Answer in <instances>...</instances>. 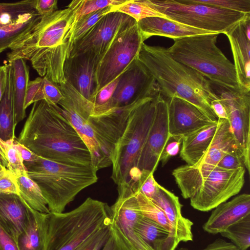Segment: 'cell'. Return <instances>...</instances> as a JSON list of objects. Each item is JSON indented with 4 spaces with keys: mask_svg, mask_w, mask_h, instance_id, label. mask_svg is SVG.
Returning a JSON list of instances; mask_svg holds the SVG:
<instances>
[{
    "mask_svg": "<svg viewBox=\"0 0 250 250\" xmlns=\"http://www.w3.org/2000/svg\"><path fill=\"white\" fill-rule=\"evenodd\" d=\"M32 209L20 195L0 193V225L16 239L27 226Z\"/></svg>",
    "mask_w": 250,
    "mask_h": 250,
    "instance_id": "21",
    "label": "cell"
},
{
    "mask_svg": "<svg viewBox=\"0 0 250 250\" xmlns=\"http://www.w3.org/2000/svg\"><path fill=\"white\" fill-rule=\"evenodd\" d=\"M16 139L13 141L14 146L20 153L23 162L32 161L37 159L38 156L19 143Z\"/></svg>",
    "mask_w": 250,
    "mask_h": 250,
    "instance_id": "51",
    "label": "cell"
},
{
    "mask_svg": "<svg viewBox=\"0 0 250 250\" xmlns=\"http://www.w3.org/2000/svg\"><path fill=\"white\" fill-rule=\"evenodd\" d=\"M244 167L227 169L216 166L199 168L185 165L172 172L182 197L194 209L209 211L237 195L245 184Z\"/></svg>",
    "mask_w": 250,
    "mask_h": 250,
    "instance_id": "6",
    "label": "cell"
},
{
    "mask_svg": "<svg viewBox=\"0 0 250 250\" xmlns=\"http://www.w3.org/2000/svg\"><path fill=\"white\" fill-rule=\"evenodd\" d=\"M151 199L164 212L170 226L169 244L175 250L181 242L193 240V223L182 213V205L172 192L158 184L156 193Z\"/></svg>",
    "mask_w": 250,
    "mask_h": 250,
    "instance_id": "17",
    "label": "cell"
},
{
    "mask_svg": "<svg viewBox=\"0 0 250 250\" xmlns=\"http://www.w3.org/2000/svg\"><path fill=\"white\" fill-rule=\"evenodd\" d=\"M220 234L230 240L239 250H247L250 246V215Z\"/></svg>",
    "mask_w": 250,
    "mask_h": 250,
    "instance_id": "35",
    "label": "cell"
},
{
    "mask_svg": "<svg viewBox=\"0 0 250 250\" xmlns=\"http://www.w3.org/2000/svg\"><path fill=\"white\" fill-rule=\"evenodd\" d=\"M182 139V136H170L160 158L159 162H161L163 166L167 163L171 157L178 153Z\"/></svg>",
    "mask_w": 250,
    "mask_h": 250,
    "instance_id": "46",
    "label": "cell"
},
{
    "mask_svg": "<svg viewBox=\"0 0 250 250\" xmlns=\"http://www.w3.org/2000/svg\"><path fill=\"white\" fill-rule=\"evenodd\" d=\"M76 21L75 12L68 7L42 16L10 46L8 62L20 58L28 60L41 77L58 84L65 83L63 68Z\"/></svg>",
    "mask_w": 250,
    "mask_h": 250,
    "instance_id": "1",
    "label": "cell"
},
{
    "mask_svg": "<svg viewBox=\"0 0 250 250\" xmlns=\"http://www.w3.org/2000/svg\"><path fill=\"white\" fill-rule=\"evenodd\" d=\"M188 3H199L219 9L250 14V0H183Z\"/></svg>",
    "mask_w": 250,
    "mask_h": 250,
    "instance_id": "39",
    "label": "cell"
},
{
    "mask_svg": "<svg viewBox=\"0 0 250 250\" xmlns=\"http://www.w3.org/2000/svg\"><path fill=\"white\" fill-rule=\"evenodd\" d=\"M111 6L83 16L76 21L70 36V50L74 42L84 36L104 16L111 12Z\"/></svg>",
    "mask_w": 250,
    "mask_h": 250,
    "instance_id": "37",
    "label": "cell"
},
{
    "mask_svg": "<svg viewBox=\"0 0 250 250\" xmlns=\"http://www.w3.org/2000/svg\"><path fill=\"white\" fill-rule=\"evenodd\" d=\"M218 34L175 39L167 49L177 61L200 73L218 87L236 90L240 86L233 63L216 45Z\"/></svg>",
    "mask_w": 250,
    "mask_h": 250,
    "instance_id": "8",
    "label": "cell"
},
{
    "mask_svg": "<svg viewBox=\"0 0 250 250\" xmlns=\"http://www.w3.org/2000/svg\"><path fill=\"white\" fill-rule=\"evenodd\" d=\"M42 77H37L32 81H29L26 91L24 107L25 109L34 103V99L42 85Z\"/></svg>",
    "mask_w": 250,
    "mask_h": 250,
    "instance_id": "47",
    "label": "cell"
},
{
    "mask_svg": "<svg viewBox=\"0 0 250 250\" xmlns=\"http://www.w3.org/2000/svg\"><path fill=\"white\" fill-rule=\"evenodd\" d=\"M171 135L169 133L167 99L160 93L153 120L141 152L137 169L154 173L162 153Z\"/></svg>",
    "mask_w": 250,
    "mask_h": 250,
    "instance_id": "16",
    "label": "cell"
},
{
    "mask_svg": "<svg viewBox=\"0 0 250 250\" xmlns=\"http://www.w3.org/2000/svg\"><path fill=\"white\" fill-rule=\"evenodd\" d=\"M245 20L225 35L231 46L238 83L240 87L250 89V40L245 32Z\"/></svg>",
    "mask_w": 250,
    "mask_h": 250,
    "instance_id": "23",
    "label": "cell"
},
{
    "mask_svg": "<svg viewBox=\"0 0 250 250\" xmlns=\"http://www.w3.org/2000/svg\"><path fill=\"white\" fill-rule=\"evenodd\" d=\"M126 0H74L68 5L75 13L76 21L83 16L100 10L106 7L117 5Z\"/></svg>",
    "mask_w": 250,
    "mask_h": 250,
    "instance_id": "38",
    "label": "cell"
},
{
    "mask_svg": "<svg viewBox=\"0 0 250 250\" xmlns=\"http://www.w3.org/2000/svg\"><path fill=\"white\" fill-rule=\"evenodd\" d=\"M137 24L144 42L152 36H162L175 40L196 35L218 34L159 17L145 18L137 22Z\"/></svg>",
    "mask_w": 250,
    "mask_h": 250,
    "instance_id": "22",
    "label": "cell"
},
{
    "mask_svg": "<svg viewBox=\"0 0 250 250\" xmlns=\"http://www.w3.org/2000/svg\"><path fill=\"white\" fill-rule=\"evenodd\" d=\"M16 178L21 198L32 209L41 213H49L46 201L37 184L28 175Z\"/></svg>",
    "mask_w": 250,
    "mask_h": 250,
    "instance_id": "31",
    "label": "cell"
},
{
    "mask_svg": "<svg viewBox=\"0 0 250 250\" xmlns=\"http://www.w3.org/2000/svg\"><path fill=\"white\" fill-rule=\"evenodd\" d=\"M7 83L6 64L0 66V102L5 90Z\"/></svg>",
    "mask_w": 250,
    "mask_h": 250,
    "instance_id": "53",
    "label": "cell"
},
{
    "mask_svg": "<svg viewBox=\"0 0 250 250\" xmlns=\"http://www.w3.org/2000/svg\"><path fill=\"white\" fill-rule=\"evenodd\" d=\"M41 18L42 16L37 12L26 14L13 23L0 27V54L9 48L17 39L26 32Z\"/></svg>",
    "mask_w": 250,
    "mask_h": 250,
    "instance_id": "30",
    "label": "cell"
},
{
    "mask_svg": "<svg viewBox=\"0 0 250 250\" xmlns=\"http://www.w3.org/2000/svg\"><path fill=\"white\" fill-rule=\"evenodd\" d=\"M110 207L87 198L67 212L43 213V250H74L96 232L109 227Z\"/></svg>",
    "mask_w": 250,
    "mask_h": 250,
    "instance_id": "5",
    "label": "cell"
},
{
    "mask_svg": "<svg viewBox=\"0 0 250 250\" xmlns=\"http://www.w3.org/2000/svg\"><path fill=\"white\" fill-rule=\"evenodd\" d=\"M61 90L63 98L58 105L88 148L92 167L98 171L111 166L115 146L131 113L142 101L91 115L92 103L72 85L66 84Z\"/></svg>",
    "mask_w": 250,
    "mask_h": 250,
    "instance_id": "3",
    "label": "cell"
},
{
    "mask_svg": "<svg viewBox=\"0 0 250 250\" xmlns=\"http://www.w3.org/2000/svg\"><path fill=\"white\" fill-rule=\"evenodd\" d=\"M8 63H10L12 69L13 99L15 121L17 125L26 116L24 104L27 84L29 81V68L25 60L21 58Z\"/></svg>",
    "mask_w": 250,
    "mask_h": 250,
    "instance_id": "26",
    "label": "cell"
},
{
    "mask_svg": "<svg viewBox=\"0 0 250 250\" xmlns=\"http://www.w3.org/2000/svg\"><path fill=\"white\" fill-rule=\"evenodd\" d=\"M249 215L250 195L241 194L215 208L202 228L205 232L217 234Z\"/></svg>",
    "mask_w": 250,
    "mask_h": 250,
    "instance_id": "20",
    "label": "cell"
},
{
    "mask_svg": "<svg viewBox=\"0 0 250 250\" xmlns=\"http://www.w3.org/2000/svg\"><path fill=\"white\" fill-rule=\"evenodd\" d=\"M63 98L57 84L43 77L40 89L34 99V103L44 100L52 104H57Z\"/></svg>",
    "mask_w": 250,
    "mask_h": 250,
    "instance_id": "40",
    "label": "cell"
},
{
    "mask_svg": "<svg viewBox=\"0 0 250 250\" xmlns=\"http://www.w3.org/2000/svg\"><path fill=\"white\" fill-rule=\"evenodd\" d=\"M169 133L182 136L217 122L191 103L173 97L167 99Z\"/></svg>",
    "mask_w": 250,
    "mask_h": 250,
    "instance_id": "18",
    "label": "cell"
},
{
    "mask_svg": "<svg viewBox=\"0 0 250 250\" xmlns=\"http://www.w3.org/2000/svg\"><path fill=\"white\" fill-rule=\"evenodd\" d=\"M217 122L183 137L180 156L188 165L194 166L209 147L216 131Z\"/></svg>",
    "mask_w": 250,
    "mask_h": 250,
    "instance_id": "25",
    "label": "cell"
},
{
    "mask_svg": "<svg viewBox=\"0 0 250 250\" xmlns=\"http://www.w3.org/2000/svg\"><path fill=\"white\" fill-rule=\"evenodd\" d=\"M2 167L0 165V170L1 169Z\"/></svg>",
    "mask_w": 250,
    "mask_h": 250,
    "instance_id": "55",
    "label": "cell"
},
{
    "mask_svg": "<svg viewBox=\"0 0 250 250\" xmlns=\"http://www.w3.org/2000/svg\"><path fill=\"white\" fill-rule=\"evenodd\" d=\"M217 166L229 170L244 167L242 155L237 149L231 150L223 156Z\"/></svg>",
    "mask_w": 250,
    "mask_h": 250,
    "instance_id": "45",
    "label": "cell"
},
{
    "mask_svg": "<svg viewBox=\"0 0 250 250\" xmlns=\"http://www.w3.org/2000/svg\"><path fill=\"white\" fill-rule=\"evenodd\" d=\"M158 184L154 178L153 172L143 170L141 172L138 180L132 188L152 199L157 192Z\"/></svg>",
    "mask_w": 250,
    "mask_h": 250,
    "instance_id": "42",
    "label": "cell"
},
{
    "mask_svg": "<svg viewBox=\"0 0 250 250\" xmlns=\"http://www.w3.org/2000/svg\"><path fill=\"white\" fill-rule=\"evenodd\" d=\"M110 236L109 226L90 236L74 250H101Z\"/></svg>",
    "mask_w": 250,
    "mask_h": 250,
    "instance_id": "41",
    "label": "cell"
},
{
    "mask_svg": "<svg viewBox=\"0 0 250 250\" xmlns=\"http://www.w3.org/2000/svg\"><path fill=\"white\" fill-rule=\"evenodd\" d=\"M7 66V83L5 92L0 102V138L4 141L16 139L14 108L12 91V69Z\"/></svg>",
    "mask_w": 250,
    "mask_h": 250,
    "instance_id": "27",
    "label": "cell"
},
{
    "mask_svg": "<svg viewBox=\"0 0 250 250\" xmlns=\"http://www.w3.org/2000/svg\"><path fill=\"white\" fill-rule=\"evenodd\" d=\"M150 6L168 19L204 30L225 34L250 14L183 0H147Z\"/></svg>",
    "mask_w": 250,
    "mask_h": 250,
    "instance_id": "10",
    "label": "cell"
},
{
    "mask_svg": "<svg viewBox=\"0 0 250 250\" xmlns=\"http://www.w3.org/2000/svg\"><path fill=\"white\" fill-rule=\"evenodd\" d=\"M14 140L4 141L0 138V165L11 171L16 177L28 175L23 161L14 146Z\"/></svg>",
    "mask_w": 250,
    "mask_h": 250,
    "instance_id": "33",
    "label": "cell"
},
{
    "mask_svg": "<svg viewBox=\"0 0 250 250\" xmlns=\"http://www.w3.org/2000/svg\"><path fill=\"white\" fill-rule=\"evenodd\" d=\"M133 190L142 215L156 222L170 232V226L163 210L141 192L136 189Z\"/></svg>",
    "mask_w": 250,
    "mask_h": 250,
    "instance_id": "36",
    "label": "cell"
},
{
    "mask_svg": "<svg viewBox=\"0 0 250 250\" xmlns=\"http://www.w3.org/2000/svg\"><path fill=\"white\" fill-rule=\"evenodd\" d=\"M120 76L102 88L90 100L92 107L96 108L106 104L111 99L116 88Z\"/></svg>",
    "mask_w": 250,
    "mask_h": 250,
    "instance_id": "44",
    "label": "cell"
},
{
    "mask_svg": "<svg viewBox=\"0 0 250 250\" xmlns=\"http://www.w3.org/2000/svg\"><path fill=\"white\" fill-rule=\"evenodd\" d=\"M36 2V0L0 2V27L13 23L23 15L37 12Z\"/></svg>",
    "mask_w": 250,
    "mask_h": 250,
    "instance_id": "34",
    "label": "cell"
},
{
    "mask_svg": "<svg viewBox=\"0 0 250 250\" xmlns=\"http://www.w3.org/2000/svg\"><path fill=\"white\" fill-rule=\"evenodd\" d=\"M35 8L42 16L51 14L58 10V0H36Z\"/></svg>",
    "mask_w": 250,
    "mask_h": 250,
    "instance_id": "49",
    "label": "cell"
},
{
    "mask_svg": "<svg viewBox=\"0 0 250 250\" xmlns=\"http://www.w3.org/2000/svg\"><path fill=\"white\" fill-rule=\"evenodd\" d=\"M160 93L158 89L132 111L115 146L111 159V178L117 188L126 185L132 186L139 179L138 162L154 119Z\"/></svg>",
    "mask_w": 250,
    "mask_h": 250,
    "instance_id": "9",
    "label": "cell"
},
{
    "mask_svg": "<svg viewBox=\"0 0 250 250\" xmlns=\"http://www.w3.org/2000/svg\"><path fill=\"white\" fill-rule=\"evenodd\" d=\"M218 87L220 90L218 96L226 110L227 120L242 155L244 165L250 173V89L241 87L228 90Z\"/></svg>",
    "mask_w": 250,
    "mask_h": 250,
    "instance_id": "14",
    "label": "cell"
},
{
    "mask_svg": "<svg viewBox=\"0 0 250 250\" xmlns=\"http://www.w3.org/2000/svg\"><path fill=\"white\" fill-rule=\"evenodd\" d=\"M137 59L154 77L164 97H176L185 100L217 122L218 119L210 103L219 97L208 79L174 59L167 49L162 46L149 45L144 42Z\"/></svg>",
    "mask_w": 250,
    "mask_h": 250,
    "instance_id": "4",
    "label": "cell"
},
{
    "mask_svg": "<svg viewBox=\"0 0 250 250\" xmlns=\"http://www.w3.org/2000/svg\"><path fill=\"white\" fill-rule=\"evenodd\" d=\"M132 19L117 11L107 13L74 43L69 57L91 53L101 58L119 31Z\"/></svg>",
    "mask_w": 250,
    "mask_h": 250,
    "instance_id": "15",
    "label": "cell"
},
{
    "mask_svg": "<svg viewBox=\"0 0 250 250\" xmlns=\"http://www.w3.org/2000/svg\"><path fill=\"white\" fill-rule=\"evenodd\" d=\"M136 230L152 250H171L169 231L153 220L143 216L136 224Z\"/></svg>",
    "mask_w": 250,
    "mask_h": 250,
    "instance_id": "28",
    "label": "cell"
},
{
    "mask_svg": "<svg viewBox=\"0 0 250 250\" xmlns=\"http://www.w3.org/2000/svg\"><path fill=\"white\" fill-rule=\"evenodd\" d=\"M210 106L218 119H228V115L225 108L219 99L212 101Z\"/></svg>",
    "mask_w": 250,
    "mask_h": 250,
    "instance_id": "52",
    "label": "cell"
},
{
    "mask_svg": "<svg viewBox=\"0 0 250 250\" xmlns=\"http://www.w3.org/2000/svg\"><path fill=\"white\" fill-rule=\"evenodd\" d=\"M144 42L137 22L133 19L119 31L101 56L95 70L93 97L119 77L137 58Z\"/></svg>",
    "mask_w": 250,
    "mask_h": 250,
    "instance_id": "11",
    "label": "cell"
},
{
    "mask_svg": "<svg viewBox=\"0 0 250 250\" xmlns=\"http://www.w3.org/2000/svg\"><path fill=\"white\" fill-rule=\"evenodd\" d=\"M101 250H116L115 244L111 235Z\"/></svg>",
    "mask_w": 250,
    "mask_h": 250,
    "instance_id": "54",
    "label": "cell"
},
{
    "mask_svg": "<svg viewBox=\"0 0 250 250\" xmlns=\"http://www.w3.org/2000/svg\"><path fill=\"white\" fill-rule=\"evenodd\" d=\"M29 178L40 188L49 212L60 213L82 190L98 181L92 166L58 163L38 156L23 162Z\"/></svg>",
    "mask_w": 250,
    "mask_h": 250,
    "instance_id": "7",
    "label": "cell"
},
{
    "mask_svg": "<svg viewBox=\"0 0 250 250\" xmlns=\"http://www.w3.org/2000/svg\"><path fill=\"white\" fill-rule=\"evenodd\" d=\"M0 250H19L16 239L0 225Z\"/></svg>",
    "mask_w": 250,
    "mask_h": 250,
    "instance_id": "50",
    "label": "cell"
},
{
    "mask_svg": "<svg viewBox=\"0 0 250 250\" xmlns=\"http://www.w3.org/2000/svg\"><path fill=\"white\" fill-rule=\"evenodd\" d=\"M0 193L20 195L16 177L4 167L0 170Z\"/></svg>",
    "mask_w": 250,
    "mask_h": 250,
    "instance_id": "43",
    "label": "cell"
},
{
    "mask_svg": "<svg viewBox=\"0 0 250 250\" xmlns=\"http://www.w3.org/2000/svg\"><path fill=\"white\" fill-rule=\"evenodd\" d=\"M159 89L155 79L137 58L120 76L114 92L104 105L91 107L90 114L99 115L149 97Z\"/></svg>",
    "mask_w": 250,
    "mask_h": 250,
    "instance_id": "13",
    "label": "cell"
},
{
    "mask_svg": "<svg viewBox=\"0 0 250 250\" xmlns=\"http://www.w3.org/2000/svg\"><path fill=\"white\" fill-rule=\"evenodd\" d=\"M117 11L125 14L137 22L150 17H159L168 19L166 15L152 8L147 0H126L119 5L111 6V12Z\"/></svg>",
    "mask_w": 250,
    "mask_h": 250,
    "instance_id": "32",
    "label": "cell"
},
{
    "mask_svg": "<svg viewBox=\"0 0 250 250\" xmlns=\"http://www.w3.org/2000/svg\"><path fill=\"white\" fill-rule=\"evenodd\" d=\"M33 104L18 142L45 159L92 166L88 148L59 106L44 100Z\"/></svg>",
    "mask_w": 250,
    "mask_h": 250,
    "instance_id": "2",
    "label": "cell"
},
{
    "mask_svg": "<svg viewBox=\"0 0 250 250\" xmlns=\"http://www.w3.org/2000/svg\"><path fill=\"white\" fill-rule=\"evenodd\" d=\"M118 197L110 207L109 229L116 250H152L139 236L136 225L143 217L132 186L117 188Z\"/></svg>",
    "mask_w": 250,
    "mask_h": 250,
    "instance_id": "12",
    "label": "cell"
},
{
    "mask_svg": "<svg viewBox=\"0 0 250 250\" xmlns=\"http://www.w3.org/2000/svg\"><path fill=\"white\" fill-rule=\"evenodd\" d=\"M217 123L212 140L205 153L194 165L195 167L210 168L216 167L227 152L232 149H238L228 120L218 119Z\"/></svg>",
    "mask_w": 250,
    "mask_h": 250,
    "instance_id": "24",
    "label": "cell"
},
{
    "mask_svg": "<svg viewBox=\"0 0 250 250\" xmlns=\"http://www.w3.org/2000/svg\"><path fill=\"white\" fill-rule=\"evenodd\" d=\"M100 58L91 53L68 57L63 73L67 82L88 100L95 91V73Z\"/></svg>",
    "mask_w": 250,
    "mask_h": 250,
    "instance_id": "19",
    "label": "cell"
},
{
    "mask_svg": "<svg viewBox=\"0 0 250 250\" xmlns=\"http://www.w3.org/2000/svg\"><path fill=\"white\" fill-rule=\"evenodd\" d=\"M43 213L32 209L27 226L16 239L19 250H43Z\"/></svg>",
    "mask_w": 250,
    "mask_h": 250,
    "instance_id": "29",
    "label": "cell"
},
{
    "mask_svg": "<svg viewBox=\"0 0 250 250\" xmlns=\"http://www.w3.org/2000/svg\"><path fill=\"white\" fill-rule=\"evenodd\" d=\"M175 250H190L185 248L176 249ZM197 250H239L231 242L218 238L210 243L205 248Z\"/></svg>",
    "mask_w": 250,
    "mask_h": 250,
    "instance_id": "48",
    "label": "cell"
}]
</instances>
